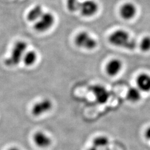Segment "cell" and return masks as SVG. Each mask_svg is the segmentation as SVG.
Segmentation results:
<instances>
[{
	"mask_svg": "<svg viewBox=\"0 0 150 150\" xmlns=\"http://www.w3.org/2000/svg\"><path fill=\"white\" fill-rule=\"evenodd\" d=\"M113 45L132 50L136 48L137 43L135 40L131 38L128 32L122 30H118L111 33L108 39Z\"/></svg>",
	"mask_w": 150,
	"mask_h": 150,
	"instance_id": "1",
	"label": "cell"
},
{
	"mask_svg": "<svg viewBox=\"0 0 150 150\" xmlns=\"http://www.w3.org/2000/svg\"><path fill=\"white\" fill-rule=\"evenodd\" d=\"M27 45L23 41H18L13 45L10 56L5 59V63L8 67H14L19 64L27 51Z\"/></svg>",
	"mask_w": 150,
	"mask_h": 150,
	"instance_id": "2",
	"label": "cell"
},
{
	"mask_svg": "<svg viewBox=\"0 0 150 150\" xmlns=\"http://www.w3.org/2000/svg\"><path fill=\"white\" fill-rule=\"evenodd\" d=\"M75 43L79 47L88 50H93L97 46L96 40L86 31L79 32L76 36Z\"/></svg>",
	"mask_w": 150,
	"mask_h": 150,
	"instance_id": "3",
	"label": "cell"
},
{
	"mask_svg": "<svg viewBox=\"0 0 150 150\" xmlns=\"http://www.w3.org/2000/svg\"><path fill=\"white\" fill-rule=\"evenodd\" d=\"M53 107V102L47 98H42L35 102L31 108V113L35 117H40L49 112Z\"/></svg>",
	"mask_w": 150,
	"mask_h": 150,
	"instance_id": "4",
	"label": "cell"
},
{
	"mask_svg": "<svg viewBox=\"0 0 150 150\" xmlns=\"http://www.w3.org/2000/svg\"><path fill=\"white\" fill-rule=\"evenodd\" d=\"M55 21L54 15L51 12H44L35 22V29L38 32H45L53 26Z\"/></svg>",
	"mask_w": 150,
	"mask_h": 150,
	"instance_id": "5",
	"label": "cell"
},
{
	"mask_svg": "<svg viewBox=\"0 0 150 150\" xmlns=\"http://www.w3.org/2000/svg\"><path fill=\"white\" fill-rule=\"evenodd\" d=\"M32 140L38 147L46 149L50 146L52 140L51 137L42 131H38L32 136Z\"/></svg>",
	"mask_w": 150,
	"mask_h": 150,
	"instance_id": "6",
	"label": "cell"
},
{
	"mask_svg": "<svg viewBox=\"0 0 150 150\" xmlns=\"http://www.w3.org/2000/svg\"><path fill=\"white\" fill-rule=\"evenodd\" d=\"M98 6L93 0H85L81 2L80 11L83 16L90 17L96 13Z\"/></svg>",
	"mask_w": 150,
	"mask_h": 150,
	"instance_id": "7",
	"label": "cell"
},
{
	"mask_svg": "<svg viewBox=\"0 0 150 150\" xmlns=\"http://www.w3.org/2000/svg\"><path fill=\"white\" fill-rule=\"evenodd\" d=\"M123 64L120 59H114L108 62L105 67L107 75L111 77H115L121 72Z\"/></svg>",
	"mask_w": 150,
	"mask_h": 150,
	"instance_id": "8",
	"label": "cell"
},
{
	"mask_svg": "<svg viewBox=\"0 0 150 150\" xmlns=\"http://www.w3.org/2000/svg\"><path fill=\"white\" fill-rule=\"evenodd\" d=\"M137 88L141 92H150V75L147 73H142L136 78Z\"/></svg>",
	"mask_w": 150,
	"mask_h": 150,
	"instance_id": "9",
	"label": "cell"
},
{
	"mask_svg": "<svg viewBox=\"0 0 150 150\" xmlns=\"http://www.w3.org/2000/svg\"><path fill=\"white\" fill-rule=\"evenodd\" d=\"M136 7L132 3L125 4L121 8L120 13L122 18L125 20L133 18L136 14Z\"/></svg>",
	"mask_w": 150,
	"mask_h": 150,
	"instance_id": "10",
	"label": "cell"
},
{
	"mask_svg": "<svg viewBox=\"0 0 150 150\" xmlns=\"http://www.w3.org/2000/svg\"><path fill=\"white\" fill-rule=\"evenodd\" d=\"M38 59V54L35 51H27L24 54L22 61L27 67H30L36 64Z\"/></svg>",
	"mask_w": 150,
	"mask_h": 150,
	"instance_id": "11",
	"label": "cell"
},
{
	"mask_svg": "<svg viewBox=\"0 0 150 150\" xmlns=\"http://www.w3.org/2000/svg\"><path fill=\"white\" fill-rule=\"evenodd\" d=\"M44 13L42 6L36 5L28 11L27 15V20L30 22H36Z\"/></svg>",
	"mask_w": 150,
	"mask_h": 150,
	"instance_id": "12",
	"label": "cell"
},
{
	"mask_svg": "<svg viewBox=\"0 0 150 150\" xmlns=\"http://www.w3.org/2000/svg\"><path fill=\"white\" fill-rule=\"evenodd\" d=\"M142 97L141 91L137 87L129 88L126 93V98L129 102L136 103L139 102Z\"/></svg>",
	"mask_w": 150,
	"mask_h": 150,
	"instance_id": "13",
	"label": "cell"
},
{
	"mask_svg": "<svg viewBox=\"0 0 150 150\" xmlns=\"http://www.w3.org/2000/svg\"><path fill=\"white\" fill-rule=\"evenodd\" d=\"M109 139L105 136H98L96 137L92 141V146L98 148L106 147L109 144Z\"/></svg>",
	"mask_w": 150,
	"mask_h": 150,
	"instance_id": "14",
	"label": "cell"
},
{
	"mask_svg": "<svg viewBox=\"0 0 150 150\" xmlns=\"http://www.w3.org/2000/svg\"><path fill=\"white\" fill-rule=\"evenodd\" d=\"M81 2L80 0H67V7L69 10L71 12L80 10Z\"/></svg>",
	"mask_w": 150,
	"mask_h": 150,
	"instance_id": "15",
	"label": "cell"
},
{
	"mask_svg": "<svg viewBox=\"0 0 150 150\" xmlns=\"http://www.w3.org/2000/svg\"><path fill=\"white\" fill-rule=\"evenodd\" d=\"M139 47L142 51L147 52L150 50V37H145L141 41Z\"/></svg>",
	"mask_w": 150,
	"mask_h": 150,
	"instance_id": "16",
	"label": "cell"
},
{
	"mask_svg": "<svg viewBox=\"0 0 150 150\" xmlns=\"http://www.w3.org/2000/svg\"><path fill=\"white\" fill-rule=\"evenodd\" d=\"M144 136L146 139L150 141V126L145 129Z\"/></svg>",
	"mask_w": 150,
	"mask_h": 150,
	"instance_id": "17",
	"label": "cell"
},
{
	"mask_svg": "<svg viewBox=\"0 0 150 150\" xmlns=\"http://www.w3.org/2000/svg\"><path fill=\"white\" fill-rule=\"evenodd\" d=\"M7 150H21L20 148L16 147V146H13V147H11L10 148H9Z\"/></svg>",
	"mask_w": 150,
	"mask_h": 150,
	"instance_id": "18",
	"label": "cell"
},
{
	"mask_svg": "<svg viewBox=\"0 0 150 150\" xmlns=\"http://www.w3.org/2000/svg\"><path fill=\"white\" fill-rule=\"evenodd\" d=\"M87 150H98V149L96 147H95V146H91V147H90Z\"/></svg>",
	"mask_w": 150,
	"mask_h": 150,
	"instance_id": "19",
	"label": "cell"
}]
</instances>
